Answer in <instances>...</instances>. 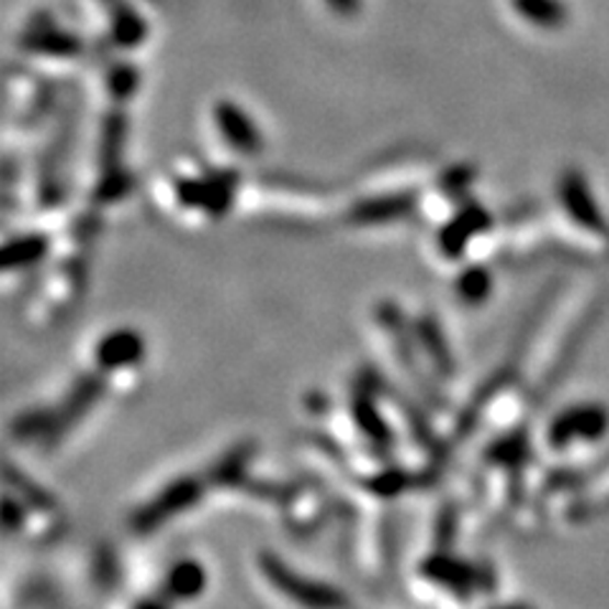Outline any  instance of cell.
<instances>
[{
	"instance_id": "13",
	"label": "cell",
	"mask_w": 609,
	"mask_h": 609,
	"mask_svg": "<svg viewBox=\"0 0 609 609\" xmlns=\"http://www.w3.org/2000/svg\"><path fill=\"white\" fill-rule=\"evenodd\" d=\"M323 3L336 15H343V19H351V15L361 11V0H323Z\"/></svg>"
},
{
	"instance_id": "6",
	"label": "cell",
	"mask_w": 609,
	"mask_h": 609,
	"mask_svg": "<svg viewBox=\"0 0 609 609\" xmlns=\"http://www.w3.org/2000/svg\"><path fill=\"white\" fill-rule=\"evenodd\" d=\"M490 229V216L485 214L475 203H462L460 208H454V214L447 216L440 234H437V251L447 262H462V257L467 255V247L481 234Z\"/></svg>"
},
{
	"instance_id": "1",
	"label": "cell",
	"mask_w": 609,
	"mask_h": 609,
	"mask_svg": "<svg viewBox=\"0 0 609 609\" xmlns=\"http://www.w3.org/2000/svg\"><path fill=\"white\" fill-rule=\"evenodd\" d=\"M5 528L31 543L54 539L64 528L61 508L13 465L5 470Z\"/></svg>"
},
{
	"instance_id": "10",
	"label": "cell",
	"mask_w": 609,
	"mask_h": 609,
	"mask_svg": "<svg viewBox=\"0 0 609 609\" xmlns=\"http://www.w3.org/2000/svg\"><path fill=\"white\" fill-rule=\"evenodd\" d=\"M452 287L462 305L481 307L493 292V272L483 264H462Z\"/></svg>"
},
{
	"instance_id": "2",
	"label": "cell",
	"mask_w": 609,
	"mask_h": 609,
	"mask_svg": "<svg viewBox=\"0 0 609 609\" xmlns=\"http://www.w3.org/2000/svg\"><path fill=\"white\" fill-rule=\"evenodd\" d=\"M239 178L234 170H211L203 168L201 173H176L170 178V193L178 208L196 214L208 222L226 216L237 196Z\"/></svg>"
},
{
	"instance_id": "5",
	"label": "cell",
	"mask_w": 609,
	"mask_h": 609,
	"mask_svg": "<svg viewBox=\"0 0 609 609\" xmlns=\"http://www.w3.org/2000/svg\"><path fill=\"white\" fill-rule=\"evenodd\" d=\"M218 137L229 150L241 158H257L264 150V137L259 133L257 122L234 100H218L211 110Z\"/></svg>"
},
{
	"instance_id": "9",
	"label": "cell",
	"mask_w": 609,
	"mask_h": 609,
	"mask_svg": "<svg viewBox=\"0 0 609 609\" xmlns=\"http://www.w3.org/2000/svg\"><path fill=\"white\" fill-rule=\"evenodd\" d=\"M52 251V241L44 234H19L15 239L5 241L3 267L5 272H26L36 267Z\"/></svg>"
},
{
	"instance_id": "4",
	"label": "cell",
	"mask_w": 609,
	"mask_h": 609,
	"mask_svg": "<svg viewBox=\"0 0 609 609\" xmlns=\"http://www.w3.org/2000/svg\"><path fill=\"white\" fill-rule=\"evenodd\" d=\"M21 46L29 56L46 59L48 64H75L84 52L81 41L56 26V21L46 13H41L38 19L29 23L26 31H23Z\"/></svg>"
},
{
	"instance_id": "8",
	"label": "cell",
	"mask_w": 609,
	"mask_h": 609,
	"mask_svg": "<svg viewBox=\"0 0 609 609\" xmlns=\"http://www.w3.org/2000/svg\"><path fill=\"white\" fill-rule=\"evenodd\" d=\"M48 102V89L44 79H38L31 71H21L19 77H13V71H8V112L11 117H19L23 125L29 120L44 115Z\"/></svg>"
},
{
	"instance_id": "3",
	"label": "cell",
	"mask_w": 609,
	"mask_h": 609,
	"mask_svg": "<svg viewBox=\"0 0 609 609\" xmlns=\"http://www.w3.org/2000/svg\"><path fill=\"white\" fill-rule=\"evenodd\" d=\"M609 432V409L602 404H572L551 417L546 425V447L551 452H568L579 444H597Z\"/></svg>"
},
{
	"instance_id": "11",
	"label": "cell",
	"mask_w": 609,
	"mask_h": 609,
	"mask_svg": "<svg viewBox=\"0 0 609 609\" xmlns=\"http://www.w3.org/2000/svg\"><path fill=\"white\" fill-rule=\"evenodd\" d=\"M514 11L539 29H554L564 19V8L559 0H510Z\"/></svg>"
},
{
	"instance_id": "7",
	"label": "cell",
	"mask_w": 609,
	"mask_h": 609,
	"mask_svg": "<svg viewBox=\"0 0 609 609\" xmlns=\"http://www.w3.org/2000/svg\"><path fill=\"white\" fill-rule=\"evenodd\" d=\"M208 595V568L196 559H181L160 579L158 597L170 609H191Z\"/></svg>"
},
{
	"instance_id": "12",
	"label": "cell",
	"mask_w": 609,
	"mask_h": 609,
	"mask_svg": "<svg viewBox=\"0 0 609 609\" xmlns=\"http://www.w3.org/2000/svg\"><path fill=\"white\" fill-rule=\"evenodd\" d=\"M137 89V69L129 64H115L108 71V92L115 102H127Z\"/></svg>"
}]
</instances>
